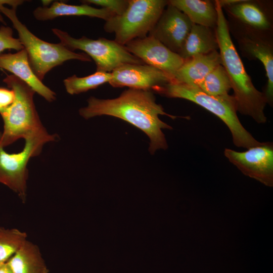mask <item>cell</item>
I'll return each mask as SVG.
<instances>
[{
	"mask_svg": "<svg viewBox=\"0 0 273 273\" xmlns=\"http://www.w3.org/2000/svg\"><path fill=\"white\" fill-rule=\"evenodd\" d=\"M87 105L80 108L79 113L86 119L107 115L118 118L142 130L150 139L149 151L151 154L158 150H166L167 143L162 129L172 127L162 121L159 115L174 119L176 116L166 113L156 102L152 91L128 88L118 97L102 99L90 97Z\"/></svg>",
	"mask_w": 273,
	"mask_h": 273,
	"instance_id": "cell-1",
	"label": "cell"
},
{
	"mask_svg": "<svg viewBox=\"0 0 273 273\" xmlns=\"http://www.w3.org/2000/svg\"><path fill=\"white\" fill-rule=\"evenodd\" d=\"M217 13L215 35L218 44L221 65L229 76L237 111L252 117L258 123H264L266 117L264 109L267 102L264 94L258 90L246 72L243 62L230 36L222 7L215 1Z\"/></svg>",
	"mask_w": 273,
	"mask_h": 273,
	"instance_id": "cell-2",
	"label": "cell"
},
{
	"mask_svg": "<svg viewBox=\"0 0 273 273\" xmlns=\"http://www.w3.org/2000/svg\"><path fill=\"white\" fill-rule=\"evenodd\" d=\"M154 92L168 98L189 100L201 106L219 118L230 129L234 144L250 148L260 145L242 125L237 114V107L233 96H212L199 87L172 81L157 87Z\"/></svg>",
	"mask_w": 273,
	"mask_h": 273,
	"instance_id": "cell-3",
	"label": "cell"
},
{
	"mask_svg": "<svg viewBox=\"0 0 273 273\" xmlns=\"http://www.w3.org/2000/svg\"><path fill=\"white\" fill-rule=\"evenodd\" d=\"M3 81L15 94L13 103L0 113L4 122L0 143L4 148L45 128L33 102L35 92L14 75H7Z\"/></svg>",
	"mask_w": 273,
	"mask_h": 273,
	"instance_id": "cell-4",
	"label": "cell"
},
{
	"mask_svg": "<svg viewBox=\"0 0 273 273\" xmlns=\"http://www.w3.org/2000/svg\"><path fill=\"white\" fill-rule=\"evenodd\" d=\"M16 9H9L3 6L0 11L11 21L21 44L27 52L30 65L41 81L49 71L66 61H91L90 57L85 53H75L60 42L50 43L36 36L20 21L16 15Z\"/></svg>",
	"mask_w": 273,
	"mask_h": 273,
	"instance_id": "cell-5",
	"label": "cell"
},
{
	"mask_svg": "<svg viewBox=\"0 0 273 273\" xmlns=\"http://www.w3.org/2000/svg\"><path fill=\"white\" fill-rule=\"evenodd\" d=\"M168 3L165 0H128L124 12L106 21L104 29L114 33V40L124 46L133 39L147 36Z\"/></svg>",
	"mask_w": 273,
	"mask_h": 273,
	"instance_id": "cell-6",
	"label": "cell"
},
{
	"mask_svg": "<svg viewBox=\"0 0 273 273\" xmlns=\"http://www.w3.org/2000/svg\"><path fill=\"white\" fill-rule=\"evenodd\" d=\"M52 30L66 48L72 52L81 50L93 59L96 71L111 73L123 64H145L129 53L124 46L114 40L104 37L94 39L85 36L76 38L57 28H53Z\"/></svg>",
	"mask_w": 273,
	"mask_h": 273,
	"instance_id": "cell-7",
	"label": "cell"
},
{
	"mask_svg": "<svg viewBox=\"0 0 273 273\" xmlns=\"http://www.w3.org/2000/svg\"><path fill=\"white\" fill-rule=\"evenodd\" d=\"M1 132H0V138ZM56 136L49 134L44 128L25 138L23 150L17 153H8L0 143V183L16 193L24 201L26 196L28 169L30 159L38 156L43 146L54 141Z\"/></svg>",
	"mask_w": 273,
	"mask_h": 273,
	"instance_id": "cell-8",
	"label": "cell"
},
{
	"mask_svg": "<svg viewBox=\"0 0 273 273\" xmlns=\"http://www.w3.org/2000/svg\"><path fill=\"white\" fill-rule=\"evenodd\" d=\"M224 154L245 175L273 186L272 143L263 142L243 152L226 148Z\"/></svg>",
	"mask_w": 273,
	"mask_h": 273,
	"instance_id": "cell-9",
	"label": "cell"
},
{
	"mask_svg": "<svg viewBox=\"0 0 273 273\" xmlns=\"http://www.w3.org/2000/svg\"><path fill=\"white\" fill-rule=\"evenodd\" d=\"M124 46L129 53L145 64L162 71L172 79L185 61L178 54L150 35L133 39Z\"/></svg>",
	"mask_w": 273,
	"mask_h": 273,
	"instance_id": "cell-10",
	"label": "cell"
},
{
	"mask_svg": "<svg viewBox=\"0 0 273 273\" xmlns=\"http://www.w3.org/2000/svg\"><path fill=\"white\" fill-rule=\"evenodd\" d=\"M109 83L113 87L153 91L171 78L158 68L146 64H125L113 70Z\"/></svg>",
	"mask_w": 273,
	"mask_h": 273,
	"instance_id": "cell-11",
	"label": "cell"
},
{
	"mask_svg": "<svg viewBox=\"0 0 273 273\" xmlns=\"http://www.w3.org/2000/svg\"><path fill=\"white\" fill-rule=\"evenodd\" d=\"M193 24L185 14L168 3L148 35L178 54Z\"/></svg>",
	"mask_w": 273,
	"mask_h": 273,
	"instance_id": "cell-12",
	"label": "cell"
},
{
	"mask_svg": "<svg viewBox=\"0 0 273 273\" xmlns=\"http://www.w3.org/2000/svg\"><path fill=\"white\" fill-rule=\"evenodd\" d=\"M0 69L8 71L24 81L48 102L56 100V94L45 85L31 67L26 50L0 54Z\"/></svg>",
	"mask_w": 273,
	"mask_h": 273,
	"instance_id": "cell-13",
	"label": "cell"
},
{
	"mask_svg": "<svg viewBox=\"0 0 273 273\" xmlns=\"http://www.w3.org/2000/svg\"><path fill=\"white\" fill-rule=\"evenodd\" d=\"M219 64L221 60L218 51L195 56L185 60L171 81L198 87L206 76Z\"/></svg>",
	"mask_w": 273,
	"mask_h": 273,
	"instance_id": "cell-14",
	"label": "cell"
},
{
	"mask_svg": "<svg viewBox=\"0 0 273 273\" xmlns=\"http://www.w3.org/2000/svg\"><path fill=\"white\" fill-rule=\"evenodd\" d=\"M35 18L40 21L52 20L61 16H85L96 17L105 21L115 15L104 8H96L87 4L72 5L55 1L50 7H38L33 12Z\"/></svg>",
	"mask_w": 273,
	"mask_h": 273,
	"instance_id": "cell-15",
	"label": "cell"
},
{
	"mask_svg": "<svg viewBox=\"0 0 273 273\" xmlns=\"http://www.w3.org/2000/svg\"><path fill=\"white\" fill-rule=\"evenodd\" d=\"M218 50L216 36L211 28L193 24L178 54L186 60Z\"/></svg>",
	"mask_w": 273,
	"mask_h": 273,
	"instance_id": "cell-16",
	"label": "cell"
},
{
	"mask_svg": "<svg viewBox=\"0 0 273 273\" xmlns=\"http://www.w3.org/2000/svg\"><path fill=\"white\" fill-rule=\"evenodd\" d=\"M242 50L252 57L258 59L263 65L267 82L263 93L267 103L270 105L273 101V54L271 46L263 40L248 36L240 40Z\"/></svg>",
	"mask_w": 273,
	"mask_h": 273,
	"instance_id": "cell-17",
	"label": "cell"
},
{
	"mask_svg": "<svg viewBox=\"0 0 273 273\" xmlns=\"http://www.w3.org/2000/svg\"><path fill=\"white\" fill-rule=\"evenodd\" d=\"M14 273H48L38 247L26 240L6 262Z\"/></svg>",
	"mask_w": 273,
	"mask_h": 273,
	"instance_id": "cell-18",
	"label": "cell"
},
{
	"mask_svg": "<svg viewBox=\"0 0 273 273\" xmlns=\"http://www.w3.org/2000/svg\"><path fill=\"white\" fill-rule=\"evenodd\" d=\"M168 3L185 14L194 24L210 28L216 26L217 11L210 1L170 0Z\"/></svg>",
	"mask_w": 273,
	"mask_h": 273,
	"instance_id": "cell-19",
	"label": "cell"
},
{
	"mask_svg": "<svg viewBox=\"0 0 273 273\" xmlns=\"http://www.w3.org/2000/svg\"><path fill=\"white\" fill-rule=\"evenodd\" d=\"M224 7L234 18L254 29L264 30L270 27L266 14L254 3L243 1Z\"/></svg>",
	"mask_w": 273,
	"mask_h": 273,
	"instance_id": "cell-20",
	"label": "cell"
},
{
	"mask_svg": "<svg viewBox=\"0 0 273 273\" xmlns=\"http://www.w3.org/2000/svg\"><path fill=\"white\" fill-rule=\"evenodd\" d=\"M112 78L110 72L96 71L88 76L79 77L73 75L63 80L66 92L70 95H77L95 89L109 82Z\"/></svg>",
	"mask_w": 273,
	"mask_h": 273,
	"instance_id": "cell-21",
	"label": "cell"
},
{
	"mask_svg": "<svg viewBox=\"0 0 273 273\" xmlns=\"http://www.w3.org/2000/svg\"><path fill=\"white\" fill-rule=\"evenodd\" d=\"M198 87L205 94L212 96L229 95V91L232 89L229 76L221 64L217 65L209 72Z\"/></svg>",
	"mask_w": 273,
	"mask_h": 273,
	"instance_id": "cell-22",
	"label": "cell"
},
{
	"mask_svg": "<svg viewBox=\"0 0 273 273\" xmlns=\"http://www.w3.org/2000/svg\"><path fill=\"white\" fill-rule=\"evenodd\" d=\"M25 232L0 227V262H6L27 240Z\"/></svg>",
	"mask_w": 273,
	"mask_h": 273,
	"instance_id": "cell-23",
	"label": "cell"
},
{
	"mask_svg": "<svg viewBox=\"0 0 273 273\" xmlns=\"http://www.w3.org/2000/svg\"><path fill=\"white\" fill-rule=\"evenodd\" d=\"M23 49L19 39L13 37L11 27L4 25L0 27V54L6 50L19 51Z\"/></svg>",
	"mask_w": 273,
	"mask_h": 273,
	"instance_id": "cell-24",
	"label": "cell"
},
{
	"mask_svg": "<svg viewBox=\"0 0 273 273\" xmlns=\"http://www.w3.org/2000/svg\"><path fill=\"white\" fill-rule=\"evenodd\" d=\"M81 2L83 4H94L100 6L115 15L122 14L128 5V0H85Z\"/></svg>",
	"mask_w": 273,
	"mask_h": 273,
	"instance_id": "cell-25",
	"label": "cell"
},
{
	"mask_svg": "<svg viewBox=\"0 0 273 273\" xmlns=\"http://www.w3.org/2000/svg\"><path fill=\"white\" fill-rule=\"evenodd\" d=\"M15 94L11 89L0 87V113L14 102Z\"/></svg>",
	"mask_w": 273,
	"mask_h": 273,
	"instance_id": "cell-26",
	"label": "cell"
},
{
	"mask_svg": "<svg viewBox=\"0 0 273 273\" xmlns=\"http://www.w3.org/2000/svg\"><path fill=\"white\" fill-rule=\"evenodd\" d=\"M24 2V1L21 0H0V8L4 6L6 4L10 5L12 6V8H16L21 5ZM0 23H2L6 25V23L3 19L2 16L1 15V12L0 11Z\"/></svg>",
	"mask_w": 273,
	"mask_h": 273,
	"instance_id": "cell-27",
	"label": "cell"
},
{
	"mask_svg": "<svg viewBox=\"0 0 273 273\" xmlns=\"http://www.w3.org/2000/svg\"><path fill=\"white\" fill-rule=\"evenodd\" d=\"M0 273H14L6 262L0 265Z\"/></svg>",
	"mask_w": 273,
	"mask_h": 273,
	"instance_id": "cell-28",
	"label": "cell"
},
{
	"mask_svg": "<svg viewBox=\"0 0 273 273\" xmlns=\"http://www.w3.org/2000/svg\"><path fill=\"white\" fill-rule=\"evenodd\" d=\"M53 2L52 1H42V3L43 7H49L50 4Z\"/></svg>",
	"mask_w": 273,
	"mask_h": 273,
	"instance_id": "cell-29",
	"label": "cell"
},
{
	"mask_svg": "<svg viewBox=\"0 0 273 273\" xmlns=\"http://www.w3.org/2000/svg\"><path fill=\"white\" fill-rule=\"evenodd\" d=\"M2 263H1V262H0V265H1Z\"/></svg>",
	"mask_w": 273,
	"mask_h": 273,
	"instance_id": "cell-30",
	"label": "cell"
}]
</instances>
